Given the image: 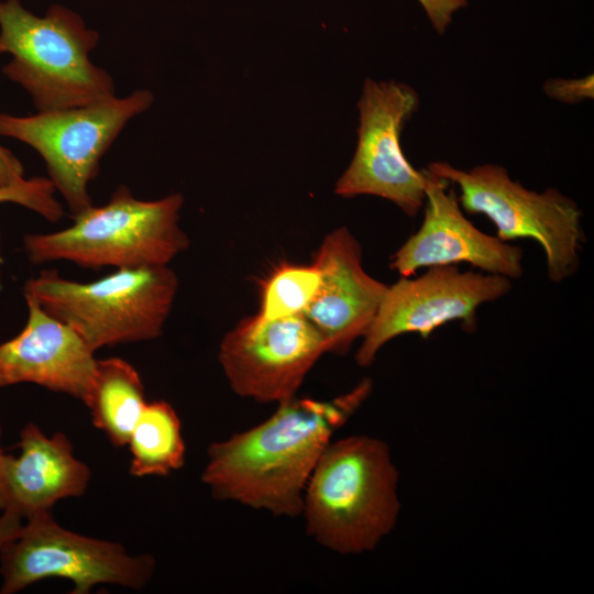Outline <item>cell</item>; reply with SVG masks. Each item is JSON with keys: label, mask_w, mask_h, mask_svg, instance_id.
<instances>
[{"label": "cell", "mask_w": 594, "mask_h": 594, "mask_svg": "<svg viewBox=\"0 0 594 594\" xmlns=\"http://www.w3.org/2000/svg\"><path fill=\"white\" fill-rule=\"evenodd\" d=\"M364 380L331 399L293 397L264 421L211 443L201 473L213 498L274 516H300L320 457L371 393Z\"/></svg>", "instance_id": "6da1fadb"}, {"label": "cell", "mask_w": 594, "mask_h": 594, "mask_svg": "<svg viewBox=\"0 0 594 594\" xmlns=\"http://www.w3.org/2000/svg\"><path fill=\"white\" fill-rule=\"evenodd\" d=\"M397 486L384 441L369 436L331 440L305 488L300 516L307 535L339 554L373 550L395 528Z\"/></svg>", "instance_id": "7a4b0ae2"}, {"label": "cell", "mask_w": 594, "mask_h": 594, "mask_svg": "<svg viewBox=\"0 0 594 594\" xmlns=\"http://www.w3.org/2000/svg\"><path fill=\"white\" fill-rule=\"evenodd\" d=\"M183 202L180 194L140 200L120 186L106 205L74 216L70 227L26 234L24 251L34 264L67 261L86 268L164 266L189 245L179 227Z\"/></svg>", "instance_id": "3957f363"}, {"label": "cell", "mask_w": 594, "mask_h": 594, "mask_svg": "<svg viewBox=\"0 0 594 594\" xmlns=\"http://www.w3.org/2000/svg\"><path fill=\"white\" fill-rule=\"evenodd\" d=\"M0 54L13 56L2 72L31 95L38 112L114 96L111 76L89 59L99 35L73 11L55 4L38 18L19 0H7L0 2Z\"/></svg>", "instance_id": "277c9868"}, {"label": "cell", "mask_w": 594, "mask_h": 594, "mask_svg": "<svg viewBox=\"0 0 594 594\" xmlns=\"http://www.w3.org/2000/svg\"><path fill=\"white\" fill-rule=\"evenodd\" d=\"M178 279L167 265L117 268L91 283L43 271L24 286L51 316L72 327L96 352L156 339L172 310Z\"/></svg>", "instance_id": "5b68a950"}, {"label": "cell", "mask_w": 594, "mask_h": 594, "mask_svg": "<svg viewBox=\"0 0 594 594\" xmlns=\"http://www.w3.org/2000/svg\"><path fill=\"white\" fill-rule=\"evenodd\" d=\"M427 170L458 186L463 209L487 217L501 240H535L543 250L552 283H562L576 274L585 233L582 210L573 199L556 188L541 193L527 189L497 164L462 169L432 162Z\"/></svg>", "instance_id": "8992f818"}, {"label": "cell", "mask_w": 594, "mask_h": 594, "mask_svg": "<svg viewBox=\"0 0 594 594\" xmlns=\"http://www.w3.org/2000/svg\"><path fill=\"white\" fill-rule=\"evenodd\" d=\"M152 102L150 91L136 90L29 117L0 113V135L30 145L43 157L51 182L76 216L92 206L87 187L102 155L125 123Z\"/></svg>", "instance_id": "52a82bcc"}, {"label": "cell", "mask_w": 594, "mask_h": 594, "mask_svg": "<svg viewBox=\"0 0 594 594\" xmlns=\"http://www.w3.org/2000/svg\"><path fill=\"white\" fill-rule=\"evenodd\" d=\"M155 570L151 554H130L117 542L62 527L52 510L31 516L19 535L0 549L1 594H14L51 578L73 583V594L98 584L143 588Z\"/></svg>", "instance_id": "ba28073f"}, {"label": "cell", "mask_w": 594, "mask_h": 594, "mask_svg": "<svg viewBox=\"0 0 594 594\" xmlns=\"http://www.w3.org/2000/svg\"><path fill=\"white\" fill-rule=\"evenodd\" d=\"M418 94L397 81L366 79L358 102V144L334 193L343 198L362 195L392 201L408 217L425 205L430 174L406 158L400 133L417 110Z\"/></svg>", "instance_id": "9c48e42d"}, {"label": "cell", "mask_w": 594, "mask_h": 594, "mask_svg": "<svg viewBox=\"0 0 594 594\" xmlns=\"http://www.w3.org/2000/svg\"><path fill=\"white\" fill-rule=\"evenodd\" d=\"M512 287L507 277L462 272L457 265L431 266L418 277H402L388 285L356 351V363L370 366L394 338L407 333L427 338L451 321H461L465 331L473 332L477 309L503 298Z\"/></svg>", "instance_id": "30bf717a"}, {"label": "cell", "mask_w": 594, "mask_h": 594, "mask_svg": "<svg viewBox=\"0 0 594 594\" xmlns=\"http://www.w3.org/2000/svg\"><path fill=\"white\" fill-rule=\"evenodd\" d=\"M324 353V339L304 315L265 319L256 314L224 334L218 360L237 395L280 404L296 396Z\"/></svg>", "instance_id": "8fae6325"}, {"label": "cell", "mask_w": 594, "mask_h": 594, "mask_svg": "<svg viewBox=\"0 0 594 594\" xmlns=\"http://www.w3.org/2000/svg\"><path fill=\"white\" fill-rule=\"evenodd\" d=\"M426 189L424 220L392 255L389 267L410 277L421 267L470 264L483 273L519 279L522 249L477 229L463 213L448 183L433 174Z\"/></svg>", "instance_id": "7c38bea8"}, {"label": "cell", "mask_w": 594, "mask_h": 594, "mask_svg": "<svg viewBox=\"0 0 594 594\" xmlns=\"http://www.w3.org/2000/svg\"><path fill=\"white\" fill-rule=\"evenodd\" d=\"M311 264L320 285L302 315L324 339L327 353L343 354L366 333L388 285L365 272L361 244L345 227L323 238Z\"/></svg>", "instance_id": "4fadbf2b"}, {"label": "cell", "mask_w": 594, "mask_h": 594, "mask_svg": "<svg viewBox=\"0 0 594 594\" xmlns=\"http://www.w3.org/2000/svg\"><path fill=\"white\" fill-rule=\"evenodd\" d=\"M24 297V328L0 343V388L31 383L85 403L96 373L95 352L72 327L47 314L33 296Z\"/></svg>", "instance_id": "5bb4252c"}, {"label": "cell", "mask_w": 594, "mask_h": 594, "mask_svg": "<svg viewBox=\"0 0 594 594\" xmlns=\"http://www.w3.org/2000/svg\"><path fill=\"white\" fill-rule=\"evenodd\" d=\"M18 455L0 459V509L28 519L64 498L82 495L91 473L73 453L66 435L46 436L29 422L20 431Z\"/></svg>", "instance_id": "9a60e30c"}, {"label": "cell", "mask_w": 594, "mask_h": 594, "mask_svg": "<svg viewBox=\"0 0 594 594\" xmlns=\"http://www.w3.org/2000/svg\"><path fill=\"white\" fill-rule=\"evenodd\" d=\"M146 403L141 377L129 362L120 358L97 361L85 404L94 426L103 431L113 446L128 444Z\"/></svg>", "instance_id": "2e32d148"}, {"label": "cell", "mask_w": 594, "mask_h": 594, "mask_svg": "<svg viewBox=\"0 0 594 594\" xmlns=\"http://www.w3.org/2000/svg\"><path fill=\"white\" fill-rule=\"evenodd\" d=\"M128 444L132 454L130 474L136 477L166 476L185 463L182 424L164 400L146 403Z\"/></svg>", "instance_id": "e0dca14e"}, {"label": "cell", "mask_w": 594, "mask_h": 594, "mask_svg": "<svg viewBox=\"0 0 594 594\" xmlns=\"http://www.w3.org/2000/svg\"><path fill=\"white\" fill-rule=\"evenodd\" d=\"M319 285L320 274L312 264L283 265L265 283L258 314L265 319L302 315Z\"/></svg>", "instance_id": "ac0fdd59"}, {"label": "cell", "mask_w": 594, "mask_h": 594, "mask_svg": "<svg viewBox=\"0 0 594 594\" xmlns=\"http://www.w3.org/2000/svg\"><path fill=\"white\" fill-rule=\"evenodd\" d=\"M55 187L50 178L33 177L7 188H0V204L14 202L24 206L56 222L64 216L61 202L55 198Z\"/></svg>", "instance_id": "d6986e66"}, {"label": "cell", "mask_w": 594, "mask_h": 594, "mask_svg": "<svg viewBox=\"0 0 594 594\" xmlns=\"http://www.w3.org/2000/svg\"><path fill=\"white\" fill-rule=\"evenodd\" d=\"M544 94L560 102L578 103L585 99H593V75L578 79H550L544 82Z\"/></svg>", "instance_id": "ffe728a7"}, {"label": "cell", "mask_w": 594, "mask_h": 594, "mask_svg": "<svg viewBox=\"0 0 594 594\" xmlns=\"http://www.w3.org/2000/svg\"><path fill=\"white\" fill-rule=\"evenodd\" d=\"M418 2L439 34L444 33L454 13L468 6V0H418Z\"/></svg>", "instance_id": "44dd1931"}, {"label": "cell", "mask_w": 594, "mask_h": 594, "mask_svg": "<svg viewBox=\"0 0 594 594\" xmlns=\"http://www.w3.org/2000/svg\"><path fill=\"white\" fill-rule=\"evenodd\" d=\"M24 179L21 162L9 150L0 145V188H7Z\"/></svg>", "instance_id": "7402d4cb"}, {"label": "cell", "mask_w": 594, "mask_h": 594, "mask_svg": "<svg viewBox=\"0 0 594 594\" xmlns=\"http://www.w3.org/2000/svg\"><path fill=\"white\" fill-rule=\"evenodd\" d=\"M22 526V518L19 515L2 512L0 516V549L19 535Z\"/></svg>", "instance_id": "603a6c76"}, {"label": "cell", "mask_w": 594, "mask_h": 594, "mask_svg": "<svg viewBox=\"0 0 594 594\" xmlns=\"http://www.w3.org/2000/svg\"><path fill=\"white\" fill-rule=\"evenodd\" d=\"M0 440H1V426H0ZM2 454H3V452H2L1 447H0V459H1Z\"/></svg>", "instance_id": "cb8c5ba5"}]
</instances>
